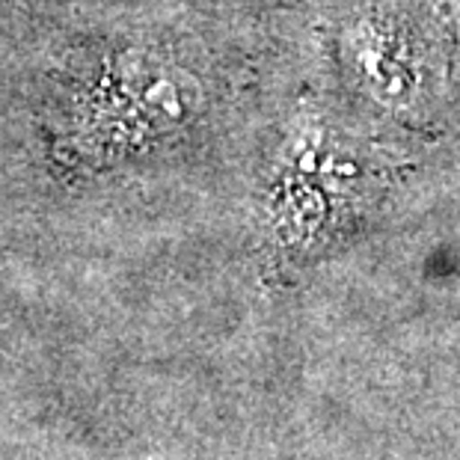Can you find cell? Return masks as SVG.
<instances>
[{
	"label": "cell",
	"instance_id": "6da1fadb",
	"mask_svg": "<svg viewBox=\"0 0 460 460\" xmlns=\"http://www.w3.org/2000/svg\"><path fill=\"white\" fill-rule=\"evenodd\" d=\"M350 48H354L357 72L362 75V81H366L371 90L377 95H384V99H404L410 90V75L404 72V66L389 54L384 39H375L371 33L362 31Z\"/></svg>",
	"mask_w": 460,
	"mask_h": 460
}]
</instances>
